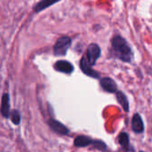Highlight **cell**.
<instances>
[{
    "instance_id": "6da1fadb",
    "label": "cell",
    "mask_w": 152,
    "mask_h": 152,
    "mask_svg": "<svg viewBox=\"0 0 152 152\" xmlns=\"http://www.w3.org/2000/svg\"><path fill=\"white\" fill-rule=\"evenodd\" d=\"M111 54L124 62H131L134 58L133 51L127 41L120 35L115 36L111 40Z\"/></svg>"
},
{
    "instance_id": "7a4b0ae2",
    "label": "cell",
    "mask_w": 152,
    "mask_h": 152,
    "mask_svg": "<svg viewBox=\"0 0 152 152\" xmlns=\"http://www.w3.org/2000/svg\"><path fill=\"white\" fill-rule=\"evenodd\" d=\"M74 145L77 148H86L88 146H93L96 150L104 151H108V147L105 142L101 140H94L91 137L86 135H78L74 141Z\"/></svg>"
},
{
    "instance_id": "3957f363",
    "label": "cell",
    "mask_w": 152,
    "mask_h": 152,
    "mask_svg": "<svg viewBox=\"0 0 152 152\" xmlns=\"http://www.w3.org/2000/svg\"><path fill=\"white\" fill-rule=\"evenodd\" d=\"M102 54V50L101 47L94 43H92L88 45V48L86 50V54L83 56L86 60V61L90 65V66H94L96 64L97 60L101 57Z\"/></svg>"
},
{
    "instance_id": "277c9868",
    "label": "cell",
    "mask_w": 152,
    "mask_h": 152,
    "mask_svg": "<svg viewBox=\"0 0 152 152\" xmlns=\"http://www.w3.org/2000/svg\"><path fill=\"white\" fill-rule=\"evenodd\" d=\"M70 45H71V38L69 37H60L54 46H53V53H54V55L56 56H64L69 48L70 47Z\"/></svg>"
},
{
    "instance_id": "5b68a950",
    "label": "cell",
    "mask_w": 152,
    "mask_h": 152,
    "mask_svg": "<svg viewBox=\"0 0 152 152\" xmlns=\"http://www.w3.org/2000/svg\"><path fill=\"white\" fill-rule=\"evenodd\" d=\"M100 85L102 90H104L107 93L115 94L118 91V86L111 77H106L102 78L100 81Z\"/></svg>"
},
{
    "instance_id": "8992f818",
    "label": "cell",
    "mask_w": 152,
    "mask_h": 152,
    "mask_svg": "<svg viewBox=\"0 0 152 152\" xmlns=\"http://www.w3.org/2000/svg\"><path fill=\"white\" fill-rule=\"evenodd\" d=\"M79 65H80L81 70H82L86 76L91 77H93V78H100V77H101V74H100L98 71L94 70V69L92 68V66H90V65L86 61V60H85L84 57H82V59L80 60Z\"/></svg>"
},
{
    "instance_id": "52a82bcc",
    "label": "cell",
    "mask_w": 152,
    "mask_h": 152,
    "mask_svg": "<svg viewBox=\"0 0 152 152\" xmlns=\"http://www.w3.org/2000/svg\"><path fill=\"white\" fill-rule=\"evenodd\" d=\"M48 125L49 126L52 128V130H53L55 133L61 134V135H66L69 133V130L61 122L55 120V119H50L48 121Z\"/></svg>"
},
{
    "instance_id": "ba28073f",
    "label": "cell",
    "mask_w": 152,
    "mask_h": 152,
    "mask_svg": "<svg viewBox=\"0 0 152 152\" xmlns=\"http://www.w3.org/2000/svg\"><path fill=\"white\" fill-rule=\"evenodd\" d=\"M132 130L135 134H142L144 132V124L140 114L136 113L132 118Z\"/></svg>"
},
{
    "instance_id": "9c48e42d",
    "label": "cell",
    "mask_w": 152,
    "mask_h": 152,
    "mask_svg": "<svg viewBox=\"0 0 152 152\" xmlns=\"http://www.w3.org/2000/svg\"><path fill=\"white\" fill-rule=\"evenodd\" d=\"M54 69L57 71L66 73V74H71L74 71L73 65L67 61H58L54 64Z\"/></svg>"
},
{
    "instance_id": "30bf717a",
    "label": "cell",
    "mask_w": 152,
    "mask_h": 152,
    "mask_svg": "<svg viewBox=\"0 0 152 152\" xmlns=\"http://www.w3.org/2000/svg\"><path fill=\"white\" fill-rule=\"evenodd\" d=\"M118 142L121 145V147L123 148L124 151H134V149L132 148V146L130 145V141H129V135L128 134L123 132L118 135Z\"/></svg>"
},
{
    "instance_id": "8fae6325",
    "label": "cell",
    "mask_w": 152,
    "mask_h": 152,
    "mask_svg": "<svg viewBox=\"0 0 152 152\" xmlns=\"http://www.w3.org/2000/svg\"><path fill=\"white\" fill-rule=\"evenodd\" d=\"M0 111L4 118H9V115H10V100H9L8 94H4V95L2 97Z\"/></svg>"
},
{
    "instance_id": "7c38bea8",
    "label": "cell",
    "mask_w": 152,
    "mask_h": 152,
    "mask_svg": "<svg viewBox=\"0 0 152 152\" xmlns=\"http://www.w3.org/2000/svg\"><path fill=\"white\" fill-rule=\"evenodd\" d=\"M115 94H116L117 100L119 102V104L121 105V107L123 108V110L126 112H128L129 111V102H128L126 95L121 91H117Z\"/></svg>"
},
{
    "instance_id": "4fadbf2b",
    "label": "cell",
    "mask_w": 152,
    "mask_h": 152,
    "mask_svg": "<svg viewBox=\"0 0 152 152\" xmlns=\"http://www.w3.org/2000/svg\"><path fill=\"white\" fill-rule=\"evenodd\" d=\"M60 0H42L40 1L36 6H34V11L38 12H41L43 10H45V8L56 4L57 2H59Z\"/></svg>"
},
{
    "instance_id": "5bb4252c",
    "label": "cell",
    "mask_w": 152,
    "mask_h": 152,
    "mask_svg": "<svg viewBox=\"0 0 152 152\" xmlns=\"http://www.w3.org/2000/svg\"><path fill=\"white\" fill-rule=\"evenodd\" d=\"M11 119H12V122L14 125H19V123L20 121V113L17 110H13L12 112V114H11Z\"/></svg>"
}]
</instances>
